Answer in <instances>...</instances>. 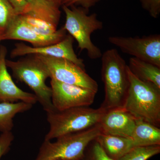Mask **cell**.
Segmentation results:
<instances>
[{"instance_id":"obj_16","label":"cell","mask_w":160,"mask_h":160,"mask_svg":"<svg viewBox=\"0 0 160 160\" xmlns=\"http://www.w3.org/2000/svg\"><path fill=\"white\" fill-rule=\"evenodd\" d=\"M131 138L135 147L160 145V129L142 120H136Z\"/></svg>"},{"instance_id":"obj_22","label":"cell","mask_w":160,"mask_h":160,"mask_svg":"<svg viewBox=\"0 0 160 160\" xmlns=\"http://www.w3.org/2000/svg\"><path fill=\"white\" fill-rule=\"evenodd\" d=\"M14 136L11 131L2 132L0 135V159L9 150Z\"/></svg>"},{"instance_id":"obj_5","label":"cell","mask_w":160,"mask_h":160,"mask_svg":"<svg viewBox=\"0 0 160 160\" xmlns=\"http://www.w3.org/2000/svg\"><path fill=\"white\" fill-rule=\"evenodd\" d=\"M102 133L99 124L66 135L56 142L44 140L35 160H76L84 156L86 147Z\"/></svg>"},{"instance_id":"obj_7","label":"cell","mask_w":160,"mask_h":160,"mask_svg":"<svg viewBox=\"0 0 160 160\" xmlns=\"http://www.w3.org/2000/svg\"><path fill=\"white\" fill-rule=\"evenodd\" d=\"M61 5L55 1L36 0L28 3L26 11L19 15L38 33L49 35L58 30Z\"/></svg>"},{"instance_id":"obj_8","label":"cell","mask_w":160,"mask_h":160,"mask_svg":"<svg viewBox=\"0 0 160 160\" xmlns=\"http://www.w3.org/2000/svg\"><path fill=\"white\" fill-rule=\"evenodd\" d=\"M45 64L50 78L58 82L80 86L97 93L98 85L85 69L66 59L35 55Z\"/></svg>"},{"instance_id":"obj_20","label":"cell","mask_w":160,"mask_h":160,"mask_svg":"<svg viewBox=\"0 0 160 160\" xmlns=\"http://www.w3.org/2000/svg\"><path fill=\"white\" fill-rule=\"evenodd\" d=\"M18 15L8 0H0V33L2 34Z\"/></svg>"},{"instance_id":"obj_29","label":"cell","mask_w":160,"mask_h":160,"mask_svg":"<svg viewBox=\"0 0 160 160\" xmlns=\"http://www.w3.org/2000/svg\"></svg>"},{"instance_id":"obj_26","label":"cell","mask_w":160,"mask_h":160,"mask_svg":"<svg viewBox=\"0 0 160 160\" xmlns=\"http://www.w3.org/2000/svg\"><path fill=\"white\" fill-rule=\"evenodd\" d=\"M26 1L28 3H29L31 2H33V1H36V0H26ZM49 1H55V2H58L61 5V3H60L58 0H49Z\"/></svg>"},{"instance_id":"obj_23","label":"cell","mask_w":160,"mask_h":160,"mask_svg":"<svg viewBox=\"0 0 160 160\" xmlns=\"http://www.w3.org/2000/svg\"><path fill=\"white\" fill-rule=\"evenodd\" d=\"M90 160H114L107 155L96 140L93 141Z\"/></svg>"},{"instance_id":"obj_14","label":"cell","mask_w":160,"mask_h":160,"mask_svg":"<svg viewBox=\"0 0 160 160\" xmlns=\"http://www.w3.org/2000/svg\"><path fill=\"white\" fill-rule=\"evenodd\" d=\"M136 120L123 107H118L106 111L99 125L102 134L131 138Z\"/></svg>"},{"instance_id":"obj_24","label":"cell","mask_w":160,"mask_h":160,"mask_svg":"<svg viewBox=\"0 0 160 160\" xmlns=\"http://www.w3.org/2000/svg\"><path fill=\"white\" fill-rule=\"evenodd\" d=\"M101 0H62L61 5L67 6L79 5L82 8L88 10L89 8L94 6Z\"/></svg>"},{"instance_id":"obj_21","label":"cell","mask_w":160,"mask_h":160,"mask_svg":"<svg viewBox=\"0 0 160 160\" xmlns=\"http://www.w3.org/2000/svg\"><path fill=\"white\" fill-rule=\"evenodd\" d=\"M143 8L152 18L158 17L160 12V0H140Z\"/></svg>"},{"instance_id":"obj_25","label":"cell","mask_w":160,"mask_h":160,"mask_svg":"<svg viewBox=\"0 0 160 160\" xmlns=\"http://www.w3.org/2000/svg\"><path fill=\"white\" fill-rule=\"evenodd\" d=\"M18 15L23 13L27 9L28 3L26 0H8Z\"/></svg>"},{"instance_id":"obj_28","label":"cell","mask_w":160,"mask_h":160,"mask_svg":"<svg viewBox=\"0 0 160 160\" xmlns=\"http://www.w3.org/2000/svg\"><path fill=\"white\" fill-rule=\"evenodd\" d=\"M58 1L59 2H60L61 3V2H62V0H58Z\"/></svg>"},{"instance_id":"obj_3","label":"cell","mask_w":160,"mask_h":160,"mask_svg":"<svg viewBox=\"0 0 160 160\" xmlns=\"http://www.w3.org/2000/svg\"><path fill=\"white\" fill-rule=\"evenodd\" d=\"M7 67L18 81L26 84L33 91L38 102L46 113L56 110L52 102L51 87L46 80L50 74L46 65L35 55L22 58L17 61L6 60Z\"/></svg>"},{"instance_id":"obj_19","label":"cell","mask_w":160,"mask_h":160,"mask_svg":"<svg viewBox=\"0 0 160 160\" xmlns=\"http://www.w3.org/2000/svg\"><path fill=\"white\" fill-rule=\"evenodd\" d=\"M160 152V145L133 147L118 160H147Z\"/></svg>"},{"instance_id":"obj_6","label":"cell","mask_w":160,"mask_h":160,"mask_svg":"<svg viewBox=\"0 0 160 160\" xmlns=\"http://www.w3.org/2000/svg\"><path fill=\"white\" fill-rule=\"evenodd\" d=\"M62 6L66 15V22L63 28L76 40L78 47L81 51L86 50L91 59L102 57L101 49L92 41L91 35L95 31L103 29V24L98 19L97 15L87 14L88 10L75 6Z\"/></svg>"},{"instance_id":"obj_2","label":"cell","mask_w":160,"mask_h":160,"mask_svg":"<svg viewBox=\"0 0 160 160\" xmlns=\"http://www.w3.org/2000/svg\"><path fill=\"white\" fill-rule=\"evenodd\" d=\"M129 87L122 107L136 119L160 128V88L138 79L128 67Z\"/></svg>"},{"instance_id":"obj_17","label":"cell","mask_w":160,"mask_h":160,"mask_svg":"<svg viewBox=\"0 0 160 160\" xmlns=\"http://www.w3.org/2000/svg\"><path fill=\"white\" fill-rule=\"evenodd\" d=\"M127 66L138 79L152 83L160 88V67L133 57L129 59Z\"/></svg>"},{"instance_id":"obj_1","label":"cell","mask_w":160,"mask_h":160,"mask_svg":"<svg viewBox=\"0 0 160 160\" xmlns=\"http://www.w3.org/2000/svg\"><path fill=\"white\" fill-rule=\"evenodd\" d=\"M101 58L105 98L100 107L106 111L122 107L129 87L127 64L115 49L106 50Z\"/></svg>"},{"instance_id":"obj_11","label":"cell","mask_w":160,"mask_h":160,"mask_svg":"<svg viewBox=\"0 0 160 160\" xmlns=\"http://www.w3.org/2000/svg\"><path fill=\"white\" fill-rule=\"evenodd\" d=\"M74 40L69 34L59 42L42 47H33L23 43H17L11 52L10 57L15 58L28 55H39L66 59L85 69L84 60L78 58L73 49Z\"/></svg>"},{"instance_id":"obj_10","label":"cell","mask_w":160,"mask_h":160,"mask_svg":"<svg viewBox=\"0 0 160 160\" xmlns=\"http://www.w3.org/2000/svg\"><path fill=\"white\" fill-rule=\"evenodd\" d=\"M52 102L56 110L89 106L93 103L97 92L80 86L58 82L51 79Z\"/></svg>"},{"instance_id":"obj_13","label":"cell","mask_w":160,"mask_h":160,"mask_svg":"<svg viewBox=\"0 0 160 160\" xmlns=\"http://www.w3.org/2000/svg\"><path fill=\"white\" fill-rule=\"evenodd\" d=\"M7 49L0 46V102H22L34 105L38 102L34 94L23 91L15 84L7 70L6 64Z\"/></svg>"},{"instance_id":"obj_27","label":"cell","mask_w":160,"mask_h":160,"mask_svg":"<svg viewBox=\"0 0 160 160\" xmlns=\"http://www.w3.org/2000/svg\"><path fill=\"white\" fill-rule=\"evenodd\" d=\"M2 41V34L0 33V42Z\"/></svg>"},{"instance_id":"obj_9","label":"cell","mask_w":160,"mask_h":160,"mask_svg":"<svg viewBox=\"0 0 160 160\" xmlns=\"http://www.w3.org/2000/svg\"><path fill=\"white\" fill-rule=\"evenodd\" d=\"M110 44L124 53L160 67V35H150L142 37L111 36Z\"/></svg>"},{"instance_id":"obj_4","label":"cell","mask_w":160,"mask_h":160,"mask_svg":"<svg viewBox=\"0 0 160 160\" xmlns=\"http://www.w3.org/2000/svg\"><path fill=\"white\" fill-rule=\"evenodd\" d=\"M106 110L100 107H74L47 113L49 129L45 140L51 141L66 135L89 129L100 122Z\"/></svg>"},{"instance_id":"obj_18","label":"cell","mask_w":160,"mask_h":160,"mask_svg":"<svg viewBox=\"0 0 160 160\" xmlns=\"http://www.w3.org/2000/svg\"><path fill=\"white\" fill-rule=\"evenodd\" d=\"M32 105L19 102L11 103L0 102V131L2 132L11 131L13 128V119L18 113L28 111Z\"/></svg>"},{"instance_id":"obj_12","label":"cell","mask_w":160,"mask_h":160,"mask_svg":"<svg viewBox=\"0 0 160 160\" xmlns=\"http://www.w3.org/2000/svg\"><path fill=\"white\" fill-rule=\"evenodd\" d=\"M66 36V31L62 28L54 34L46 35L38 33L31 28L18 15L5 32L2 40H21L31 43L33 47H42L52 45L62 41Z\"/></svg>"},{"instance_id":"obj_15","label":"cell","mask_w":160,"mask_h":160,"mask_svg":"<svg viewBox=\"0 0 160 160\" xmlns=\"http://www.w3.org/2000/svg\"><path fill=\"white\" fill-rule=\"evenodd\" d=\"M95 140L107 155L114 160H118L135 147L130 138L101 133Z\"/></svg>"}]
</instances>
